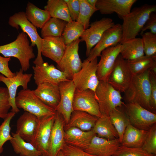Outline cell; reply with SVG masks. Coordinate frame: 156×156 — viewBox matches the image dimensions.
<instances>
[{"instance_id":"obj_32","label":"cell","mask_w":156,"mask_h":156,"mask_svg":"<svg viewBox=\"0 0 156 156\" xmlns=\"http://www.w3.org/2000/svg\"><path fill=\"white\" fill-rule=\"evenodd\" d=\"M109 116L118 133V139L121 143L126 128L130 124L124 106L114 109L110 112Z\"/></svg>"},{"instance_id":"obj_43","label":"cell","mask_w":156,"mask_h":156,"mask_svg":"<svg viewBox=\"0 0 156 156\" xmlns=\"http://www.w3.org/2000/svg\"><path fill=\"white\" fill-rule=\"evenodd\" d=\"M149 78L151 87L150 106L153 113L156 112V73L149 71Z\"/></svg>"},{"instance_id":"obj_1","label":"cell","mask_w":156,"mask_h":156,"mask_svg":"<svg viewBox=\"0 0 156 156\" xmlns=\"http://www.w3.org/2000/svg\"><path fill=\"white\" fill-rule=\"evenodd\" d=\"M156 11L155 5L145 4L133 8L122 19V37L120 43L136 38L150 14Z\"/></svg>"},{"instance_id":"obj_18","label":"cell","mask_w":156,"mask_h":156,"mask_svg":"<svg viewBox=\"0 0 156 156\" xmlns=\"http://www.w3.org/2000/svg\"><path fill=\"white\" fill-rule=\"evenodd\" d=\"M122 48V44L120 43L108 47L102 52L100 59L98 63L96 72L99 81L107 82Z\"/></svg>"},{"instance_id":"obj_37","label":"cell","mask_w":156,"mask_h":156,"mask_svg":"<svg viewBox=\"0 0 156 156\" xmlns=\"http://www.w3.org/2000/svg\"><path fill=\"white\" fill-rule=\"evenodd\" d=\"M79 12L77 21L81 24L85 30L90 26L91 17L98 10L96 7L91 6L86 0H79Z\"/></svg>"},{"instance_id":"obj_11","label":"cell","mask_w":156,"mask_h":156,"mask_svg":"<svg viewBox=\"0 0 156 156\" xmlns=\"http://www.w3.org/2000/svg\"><path fill=\"white\" fill-rule=\"evenodd\" d=\"M115 24L112 18L104 17L92 23L89 28L85 30L80 39L81 41L86 43L87 57L91 49L100 41L105 31Z\"/></svg>"},{"instance_id":"obj_6","label":"cell","mask_w":156,"mask_h":156,"mask_svg":"<svg viewBox=\"0 0 156 156\" xmlns=\"http://www.w3.org/2000/svg\"><path fill=\"white\" fill-rule=\"evenodd\" d=\"M8 23L10 26L17 29L20 27L23 31L29 36L31 45L32 47L36 46L38 54L33 62L34 64L40 65L43 63L41 53L43 38L38 33L36 28L27 19L25 12H20L15 13L10 17Z\"/></svg>"},{"instance_id":"obj_12","label":"cell","mask_w":156,"mask_h":156,"mask_svg":"<svg viewBox=\"0 0 156 156\" xmlns=\"http://www.w3.org/2000/svg\"><path fill=\"white\" fill-rule=\"evenodd\" d=\"M55 115L39 119L36 131L30 142L41 153L47 156L49 142Z\"/></svg>"},{"instance_id":"obj_49","label":"cell","mask_w":156,"mask_h":156,"mask_svg":"<svg viewBox=\"0 0 156 156\" xmlns=\"http://www.w3.org/2000/svg\"><path fill=\"white\" fill-rule=\"evenodd\" d=\"M56 156H64L61 151H60Z\"/></svg>"},{"instance_id":"obj_36","label":"cell","mask_w":156,"mask_h":156,"mask_svg":"<svg viewBox=\"0 0 156 156\" xmlns=\"http://www.w3.org/2000/svg\"><path fill=\"white\" fill-rule=\"evenodd\" d=\"M83 26L77 21L67 22L61 36L67 46L79 38L85 31Z\"/></svg>"},{"instance_id":"obj_24","label":"cell","mask_w":156,"mask_h":156,"mask_svg":"<svg viewBox=\"0 0 156 156\" xmlns=\"http://www.w3.org/2000/svg\"><path fill=\"white\" fill-rule=\"evenodd\" d=\"M33 91L36 95L43 103L55 110L60 99L58 85L44 83L37 85Z\"/></svg>"},{"instance_id":"obj_42","label":"cell","mask_w":156,"mask_h":156,"mask_svg":"<svg viewBox=\"0 0 156 156\" xmlns=\"http://www.w3.org/2000/svg\"><path fill=\"white\" fill-rule=\"evenodd\" d=\"M11 108L7 88L0 87V118L5 119Z\"/></svg>"},{"instance_id":"obj_13","label":"cell","mask_w":156,"mask_h":156,"mask_svg":"<svg viewBox=\"0 0 156 156\" xmlns=\"http://www.w3.org/2000/svg\"><path fill=\"white\" fill-rule=\"evenodd\" d=\"M23 71L20 68L17 71L16 75L11 78H8L0 74V82L4 83L7 87L9 95V101L12 112L17 113L20 110L17 107L15 103V98L17 90L20 86L23 90L28 89V84L30 81L32 74L23 73Z\"/></svg>"},{"instance_id":"obj_48","label":"cell","mask_w":156,"mask_h":156,"mask_svg":"<svg viewBox=\"0 0 156 156\" xmlns=\"http://www.w3.org/2000/svg\"><path fill=\"white\" fill-rule=\"evenodd\" d=\"M87 2L91 6L96 7V5L97 0H86Z\"/></svg>"},{"instance_id":"obj_17","label":"cell","mask_w":156,"mask_h":156,"mask_svg":"<svg viewBox=\"0 0 156 156\" xmlns=\"http://www.w3.org/2000/svg\"><path fill=\"white\" fill-rule=\"evenodd\" d=\"M58 86L60 99L55 110L62 116L65 125L68 123L74 111L73 103L76 88L72 80L62 82Z\"/></svg>"},{"instance_id":"obj_30","label":"cell","mask_w":156,"mask_h":156,"mask_svg":"<svg viewBox=\"0 0 156 156\" xmlns=\"http://www.w3.org/2000/svg\"><path fill=\"white\" fill-rule=\"evenodd\" d=\"M92 130L101 138L109 140L118 138V133L109 116H103L98 118Z\"/></svg>"},{"instance_id":"obj_40","label":"cell","mask_w":156,"mask_h":156,"mask_svg":"<svg viewBox=\"0 0 156 156\" xmlns=\"http://www.w3.org/2000/svg\"><path fill=\"white\" fill-rule=\"evenodd\" d=\"M141 147L148 153L156 155V124L148 131Z\"/></svg>"},{"instance_id":"obj_5","label":"cell","mask_w":156,"mask_h":156,"mask_svg":"<svg viewBox=\"0 0 156 156\" xmlns=\"http://www.w3.org/2000/svg\"><path fill=\"white\" fill-rule=\"evenodd\" d=\"M100 112L103 116H109L110 112L125 103L121 92L116 90L108 82L99 81L95 91Z\"/></svg>"},{"instance_id":"obj_26","label":"cell","mask_w":156,"mask_h":156,"mask_svg":"<svg viewBox=\"0 0 156 156\" xmlns=\"http://www.w3.org/2000/svg\"><path fill=\"white\" fill-rule=\"evenodd\" d=\"M98 118L87 112L74 110L68 123L65 125V130L71 127H75L84 131L92 129Z\"/></svg>"},{"instance_id":"obj_50","label":"cell","mask_w":156,"mask_h":156,"mask_svg":"<svg viewBox=\"0 0 156 156\" xmlns=\"http://www.w3.org/2000/svg\"><path fill=\"white\" fill-rule=\"evenodd\" d=\"M154 156H156V155H154Z\"/></svg>"},{"instance_id":"obj_35","label":"cell","mask_w":156,"mask_h":156,"mask_svg":"<svg viewBox=\"0 0 156 156\" xmlns=\"http://www.w3.org/2000/svg\"><path fill=\"white\" fill-rule=\"evenodd\" d=\"M67 23L60 19L51 17L41 28L42 38L61 37Z\"/></svg>"},{"instance_id":"obj_15","label":"cell","mask_w":156,"mask_h":156,"mask_svg":"<svg viewBox=\"0 0 156 156\" xmlns=\"http://www.w3.org/2000/svg\"><path fill=\"white\" fill-rule=\"evenodd\" d=\"M122 37V25L119 23L115 24L105 31L99 42L91 49L86 59L90 61L100 57L103 50L120 43Z\"/></svg>"},{"instance_id":"obj_25","label":"cell","mask_w":156,"mask_h":156,"mask_svg":"<svg viewBox=\"0 0 156 156\" xmlns=\"http://www.w3.org/2000/svg\"><path fill=\"white\" fill-rule=\"evenodd\" d=\"M95 135L92 129L84 131L77 127H71L65 130L64 140L66 144L84 151Z\"/></svg>"},{"instance_id":"obj_10","label":"cell","mask_w":156,"mask_h":156,"mask_svg":"<svg viewBox=\"0 0 156 156\" xmlns=\"http://www.w3.org/2000/svg\"><path fill=\"white\" fill-rule=\"evenodd\" d=\"M133 76L127 61L119 54L107 82L116 90L124 92L129 86Z\"/></svg>"},{"instance_id":"obj_47","label":"cell","mask_w":156,"mask_h":156,"mask_svg":"<svg viewBox=\"0 0 156 156\" xmlns=\"http://www.w3.org/2000/svg\"><path fill=\"white\" fill-rule=\"evenodd\" d=\"M155 13L150 14L140 33L141 35L147 30H149L150 32L156 34V14Z\"/></svg>"},{"instance_id":"obj_31","label":"cell","mask_w":156,"mask_h":156,"mask_svg":"<svg viewBox=\"0 0 156 156\" xmlns=\"http://www.w3.org/2000/svg\"><path fill=\"white\" fill-rule=\"evenodd\" d=\"M12 138L10 141L13 149L20 156H41L40 152L30 142H27L19 135L12 133Z\"/></svg>"},{"instance_id":"obj_21","label":"cell","mask_w":156,"mask_h":156,"mask_svg":"<svg viewBox=\"0 0 156 156\" xmlns=\"http://www.w3.org/2000/svg\"><path fill=\"white\" fill-rule=\"evenodd\" d=\"M65 124L62 116L56 111L49 142L47 156H56L65 143Z\"/></svg>"},{"instance_id":"obj_20","label":"cell","mask_w":156,"mask_h":156,"mask_svg":"<svg viewBox=\"0 0 156 156\" xmlns=\"http://www.w3.org/2000/svg\"><path fill=\"white\" fill-rule=\"evenodd\" d=\"M136 0H97L96 8L102 14H117L122 19L131 11Z\"/></svg>"},{"instance_id":"obj_45","label":"cell","mask_w":156,"mask_h":156,"mask_svg":"<svg viewBox=\"0 0 156 156\" xmlns=\"http://www.w3.org/2000/svg\"><path fill=\"white\" fill-rule=\"evenodd\" d=\"M66 3L71 18L73 21H77L79 10V0H64Z\"/></svg>"},{"instance_id":"obj_14","label":"cell","mask_w":156,"mask_h":156,"mask_svg":"<svg viewBox=\"0 0 156 156\" xmlns=\"http://www.w3.org/2000/svg\"><path fill=\"white\" fill-rule=\"evenodd\" d=\"M74 110L87 112L99 118L103 116L94 91L90 89L75 90L73 101Z\"/></svg>"},{"instance_id":"obj_34","label":"cell","mask_w":156,"mask_h":156,"mask_svg":"<svg viewBox=\"0 0 156 156\" xmlns=\"http://www.w3.org/2000/svg\"><path fill=\"white\" fill-rule=\"evenodd\" d=\"M127 61L133 75L141 74L156 67V57L148 56L144 55L133 60Z\"/></svg>"},{"instance_id":"obj_33","label":"cell","mask_w":156,"mask_h":156,"mask_svg":"<svg viewBox=\"0 0 156 156\" xmlns=\"http://www.w3.org/2000/svg\"><path fill=\"white\" fill-rule=\"evenodd\" d=\"M44 9L49 12L51 17L60 19L67 22L73 21L64 0H48Z\"/></svg>"},{"instance_id":"obj_41","label":"cell","mask_w":156,"mask_h":156,"mask_svg":"<svg viewBox=\"0 0 156 156\" xmlns=\"http://www.w3.org/2000/svg\"><path fill=\"white\" fill-rule=\"evenodd\" d=\"M142 147L130 148L120 145L112 156H154Z\"/></svg>"},{"instance_id":"obj_9","label":"cell","mask_w":156,"mask_h":156,"mask_svg":"<svg viewBox=\"0 0 156 156\" xmlns=\"http://www.w3.org/2000/svg\"><path fill=\"white\" fill-rule=\"evenodd\" d=\"M81 41V39L78 38L67 45L62 57L57 64L58 69L64 73L70 80L82 66V62L78 52Z\"/></svg>"},{"instance_id":"obj_3","label":"cell","mask_w":156,"mask_h":156,"mask_svg":"<svg viewBox=\"0 0 156 156\" xmlns=\"http://www.w3.org/2000/svg\"><path fill=\"white\" fill-rule=\"evenodd\" d=\"M33 47L30 44L27 35L23 31L19 33L15 40L0 46V53L5 57H13L19 61L21 69L27 71L30 67V61L35 57Z\"/></svg>"},{"instance_id":"obj_7","label":"cell","mask_w":156,"mask_h":156,"mask_svg":"<svg viewBox=\"0 0 156 156\" xmlns=\"http://www.w3.org/2000/svg\"><path fill=\"white\" fill-rule=\"evenodd\" d=\"M98 63V57L90 61L84 60L81 68L71 80L76 89H90L95 92L99 82L96 74Z\"/></svg>"},{"instance_id":"obj_27","label":"cell","mask_w":156,"mask_h":156,"mask_svg":"<svg viewBox=\"0 0 156 156\" xmlns=\"http://www.w3.org/2000/svg\"><path fill=\"white\" fill-rule=\"evenodd\" d=\"M148 131L136 128L131 124L127 127L120 144L130 148L141 147Z\"/></svg>"},{"instance_id":"obj_44","label":"cell","mask_w":156,"mask_h":156,"mask_svg":"<svg viewBox=\"0 0 156 156\" xmlns=\"http://www.w3.org/2000/svg\"><path fill=\"white\" fill-rule=\"evenodd\" d=\"M61 151L64 156H96L66 143Z\"/></svg>"},{"instance_id":"obj_51","label":"cell","mask_w":156,"mask_h":156,"mask_svg":"<svg viewBox=\"0 0 156 156\" xmlns=\"http://www.w3.org/2000/svg\"><path fill=\"white\" fill-rule=\"evenodd\" d=\"M4 156V155H2V156Z\"/></svg>"},{"instance_id":"obj_2","label":"cell","mask_w":156,"mask_h":156,"mask_svg":"<svg viewBox=\"0 0 156 156\" xmlns=\"http://www.w3.org/2000/svg\"><path fill=\"white\" fill-rule=\"evenodd\" d=\"M150 70L133 76L129 86L124 92L123 98L126 103H137L153 112L150 104L151 87L149 78Z\"/></svg>"},{"instance_id":"obj_4","label":"cell","mask_w":156,"mask_h":156,"mask_svg":"<svg viewBox=\"0 0 156 156\" xmlns=\"http://www.w3.org/2000/svg\"><path fill=\"white\" fill-rule=\"evenodd\" d=\"M15 103L19 109L32 114L39 119L55 115L56 110L43 103L35 94L33 90L22 89L18 93Z\"/></svg>"},{"instance_id":"obj_29","label":"cell","mask_w":156,"mask_h":156,"mask_svg":"<svg viewBox=\"0 0 156 156\" xmlns=\"http://www.w3.org/2000/svg\"><path fill=\"white\" fill-rule=\"evenodd\" d=\"M27 19L36 28L41 29L51 17L49 12L28 2L25 12Z\"/></svg>"},{"instance_id":"obj_16","label":"cell","mask_w":156,"mask_h":156,"mask_svg":"<svg viewBox=\"0 0 156 156\" xmlns=\"http://www.w3.org/2000/svg\"><path fill=\"white\" fill-rule=\"evenodd\" d=\"M34 78L37 86L44 83L58 85L61 82L68 81L66 74L52 64L44 62L32 66Z\"/></svg>"},{"instance_id":"obj_28","label":"cell","mask_w":156,"mask_h":156,"mask_svg":"<svg viewBox=\"0 0 156 156\" xmlns=\"http://www.w3.org/2000/svg\"><path fill=\"white\" fill-rule=\"evenodd\" d=\"M120 43L122 48L120 54L126 60H133L144 55L141 38H135Z\"/></svg>"},{"instance_id":"obj_19","label":"cell","mask_w":156,"mask_h":156,"mask_svg":"<svg viewBox=\"0 0 156 156\" xmlns=\"http://www.w3.org/2000/svg\"><path fill=\"white\" fill-rule=\"evenodd\" d=\"M120 145L118 138L109 140L96 135L84 151L96 156H112Z\"/></svg>"},{"instance_id":"obj_22","label":"cell","mask_w":156,"mask_h":156,"mask_svg":"<svg viewBox=\"0 0 156 156\" xmlns=\"http://www.w3.org/2000/svg\"><path fill=\"white\" fill-rule=\"evenodd\" d=\"M39 121L36 116L25 112L17 120L15 133L25 141L30 142L36 131Z\"/></svg>"},{"instance_id":"obj_23","label":"cell","mask_w":156,"mask_h":156,"mask_svg":"<svg viewBox=\"0 0 156 156\" xmlns=\"http://www.w3.org/2000/svg\"><path fill=\"white\" fill-rule=\"evenodd\" d=\"M42 38L41 54L58 64L66 46L62 38L47 37Z\"/></svg>"},{"instance_id":"obj_8","label":"cell","mask_w":156,"mask_h":156,"mask_svg":"<svg viewBox=\"0 0 156 156\" xmlns=\"http://www.w3.org/2000/svg\"><path fill=\"white\" fill-rule=\"evenodd\" d=\"M125 111L130 124L138 129L148 131L156 123V114L136 103H125Z\"/></svg>"},{"instance_id":"obj_39","label":"cell","mask_w":156,"mask_h":156,"mask_svg":"<svg viewBox=\"0 0 156 156\" xmlns=\"http://www.w3.org/2000/svg\"><path fill=\"white\" fill-rule=\"evenodd\" d=\"M142 36L144 55L156 57V34L148 31L144 33Z\"/></svg>"},{"instance_id":"obj_38","label":"cell","mask_w":156,"mask_h":156,"mask_svg":"<svg viewBox=\"0 0 156 156\" xmlns=\"http://www.w3.org/2000/svg\"><path fill=\"white\" fill-rule=\"evenodd\" d=\"M16 113L12 111L9 112L7 116L0 125V154L3 151V146L5 143L12 138L10 134L11 121Z\"/></svg>"},{"instance_id":"obj_46","label":"cell","mask_w":156,"mask_h":156,"mask_svg":"<svg viewBox=\"0 0 156 156\" xmlns=\"http://www.w3.org/2000/svg\"><path fill=\"white\" fill-rule=\"evenodd\" d=\"M10 57H5L0 55V73L8 78H11L16 75V73L12 72L9 67Z\"/></svg>"}]
</instances>
